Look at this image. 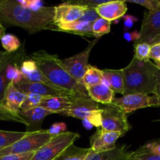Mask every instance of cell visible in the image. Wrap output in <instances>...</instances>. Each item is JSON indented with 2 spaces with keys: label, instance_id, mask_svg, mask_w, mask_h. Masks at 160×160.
<instances>
[{
  "label": "cell",
  "instance_id": "6da1fadb",
  "mask_svg": "<svg viewBox=\"0 0 160 160\" xmlns=\"http://www.w3.org/2000/svg\"><path fill=\"white\" fill-rule=\"evenodd\" d=\"M55 6H44L38 11L19 4L17 0L0 1V22L4 26H17L32 34L53 23Z\"/></svg>",
  "mask_w": 160,
  "mask_h": 160
},
{
  "label": "cell",
  "instance_id": "7a4b0ae2",
  "mask_svg": "<svg viewBox=\"0 0 160 160\" xmlns=\"http://www.w3.org/2000/svg\"><path fill=\"white\" fill-rule=\"evenodd\" d=\"M31 58L52 85L69 91L80 98H89L86 88L69 74L56 55L39 50L32 53Z\"/></svg>",
  "mask_w": 160,
  "mask_h": 160
},
{
  "label": "cell",
  "instance_id": "3957f363",
  "mask_svg": "<svg viewBox=\"0 0 160 160\" xmlns=\"http://www.w3.org/2000/svg\"><path fill=\"white\" fill-rule=\"evenodd\" d=\"M124 95L155 93V63L149 59L140 61L133 56L131 62L122 68Z\"/></svg>",
  "mask_w": 160,
  "mask_h": 160
},
{
  "label": "cell",
  "instance_id": "277c9868",
  "mask_svg": "<svg viewBox=\"0 0 160 160\" xmlns=\"http://www.w3.org/2000/svg\"><path fill=\"white\" fill-rule=\"evenodd\" d=\"M79 138V134L70 131L53 136L50 142L35 152L31 160H55Z\"/></svg>",
  "mask_w": 160,
  "mask_h": 160
},
{
  "label": "cell",
  "instance_id": "5b68a950",
  "mask_svg": "<svg viewBox=\"0 0 160 160\" xmlns=\"http://www.w3.org/2000/svg\"><path fill=\"white\" fill-rule=\"evenodd\" d=\"M53 136L47 130H41L28 134L7 148L0 149V156L9 154H20L31 152H36L50 142Z\"/></svg>",
  "mask_w": 160,
  "mask_h": 160
},
{
  "label": "cell",
  "instance_id": "8992f818",
  "mask_svg": "<svg viewBox=\"0 0 160 160\" xmlns=\"http://www.w3.org/2000/svg\"><path fill=\"white\" fill-rule=\"evenodd\" d=\"M102 112V123L100 128L105 131L119 132L124 135L130 131V125L127 120L126 113L112 103L100 105Z\"/></svg>",
  "mask_w": 160,
  "mask_h": 160
},
{
  "label": "cell",
  "instance_id": "52a82bcc",
  "mask_svg": "<svg viewBox=\"0 0 160 160\" xmlns=\"http://www.w3.org/2000/svg\"><path fill=\"white\" fill-rule=\"evenodd\" d=\"M112 104L120 108L127 114L144 108L160 107V98L155 95L131 94L120 98H115Z\"/></svg>",
  "mask_w": 160,
  "mask_h": 160
},
{
  "label": "cell",
  "instance_id": "ba28073f",
  "mask_svg": "<svg viewBox=\"0 0 160 160\" xmlns=\"http://www.w3.org/2000/svg\"><path fill=\"white\" fill-rule=\"evenodd\" d=\"M100 38H96L91 41L86 48L81 52L71 57L61 59V63L69 73V74L75 78L76 81L81 83V80L89 66V58L93 48L95 46Z\"/></svg>",
  "mask_w": 160,
  "mask_h": 160
},
{
  "label": "cell",
  "instance_id": "9c48e42d",
  "mask_svg": "<svg viewBox=\"0 0 160 160\" xmlns=\"http://www.w3.org/2000/svg\"><path fill=\"white\" fill-rule=\"evenodd\" d=\"M15 86L18 90L26 95L33 94L44 97H78L69 91L44 83L28 82L23 80Z\"/></svg>",
  "mask_w": 160,
  "mask_h": 160
},
{
  "label": "cell",
  "instance_id": "30bf717a",
  "mask_svg": "<svg viewBox=\"0 0 160 160\" xmlns=\"http://www.w3.org/2000/svg\"><path fill=\"white\" fill-rule=\"evenodd\" d=\"M139 34V39L134 43L146 42L151 45L160 36V7L155 10L144 11Z\"/></svg>",
  "mask_w": 160,
  "mask_h": 160
},
{
  "label": "cell",
  "instance_id": "8fae6325",
  "mask_svg": "<svg viewBox=\"0 0 160 160\" xmlns=\"http://www.w3.org/2000/svg\"><path fill=\"white\" fill-rule=\"evenodd\" d=\"M100 105L90 98L75 97L71 107L67 111L61 113V115L74 117L81 120H86L95 111L100 109Z\"/></svg>",
  "mask_w": 160,
  "mask_h": 160
},
{
  "label": "cell",
  "instance_id": "7c38bea8",
  "mask_svg": "<svg viewBox=\"0 0 160 160\" xmlns=\"http://www.w3.org/2000/svg\"><path fill=\"white\" fill-rule=\"evenodd\" d=\"M122 136V134L119 132L105 131L101 128H98L91 136L89 148L95 152L112 149L116 147V142Z\"/></svg>",
  "mask_w": 160,
  "mask_h": 160
},
{
  "label": "cell",
  "instance_id": "4fadbf2b",
  "mask_svg": "<svg viewBox=\"0 0 160 160\" xmlns=\"http://www.w3.org/2000/svg\"><path fill=\"white\" fill-rule=\"evenodd\" d=\"M86 9L87 8L84 6L72 4L68 2L55 6L53 23L58 24L78 21L83 17Z\"/></svg>",
  "mask_w": 160,
  "mask_h": 160
},
{
  "label": "cell",
  "instance_id": "5bb4252c",
  "mask_svg": "<svg viewBox=\"0 0 160 160\" xmlns=\"http://www.w3.org/2000/svg\"><path fill=\"white\" fill-rule=\"evenodd\" d=\"M50 114L53 112L39 106L28 110H20L17 115L26 123L27 132H35L42 130L41 125L44 119Z\"/></svg>",
  "mask_w": 160,
  "mask_h": 160
},
{
  "label": "cell",
  "instance_id": "9a60e30c",
  "mask_svg": "<svg viewBox=\"0 0 160 160\" xmlns=\"http://www.w3.org/2000/svg\"><path fill=\"white\" fill-rule=\"evenodd\" d=\"M26 98V94L20 92L13 84L10 83L5 92L4 98L0 107L13 115L18 116L17 113Z\"/></svg>",
  "mask_w": 160,
  "mask_h": 160
},
{
  "label": "cell",
  "instance_id": "2e32d148",
  "mask_svg": "<svg viewBox=\"0 0 160 160\" xmlns=\"http://www.w3.org/2000/svg\"><path fill=\"white\" fill-rule=\"evenodd\" d=\"M99 17L108 21H114L125 15L127 5L125 1H108L96 8Z\"/></svg>",
  "mask_w": 160,
  "mask_h": 160
},
{
  "label": "cell",
  "instance_id": "e0dca14e",
  "mask_svg": "<svg viewBox=\"0 0 160 160\" xmlns=\"http://www.w3.org/2000/svg\"><path fill=\"white\" fill-rule=\"evenodd\" d=\"M53 30V31H62V32L71 33V34H78L81 36H89L93 37L92 32V23L87 22L78 21L72 22L67 23H50L45 30Z\"/></svg>",
  "mask_w": 160,
  "mask_h": 160
},
{
  "label": "cell",
  "instance_id": "ac0fdd59",
  "mask_svg": "<svg viewBox=\"0 0 160 160\" xmlns=\"http://www.w3.org/2000/svg\"><path fill=\"white\" fill-rule=\"evenodd\" d=\"M103 81L102 83L109 86L115 94L124 95V76L123 70L104 69L102 70Z\"/></svg>",
  "mask_w": 160,
  "mask_h": 160
},
{
  "label": "cell",
  "instance_id": "d6986e66",
  "mask_svg": "<svg viewBox=\"0 0 160 160\" xmlns=\"http://www.w3.org/2000/svg\"><path fill=\"white\" fill-rule=\"evenodd\" d=\"M75 98V97H45L39 106L50 111L53 114H61L71 107Z\"/></svg>",
  "mask_w": 160,
  "mask_h": 160
},
{
  "label": "cell",
  "instance_id": "ffe728a7",
  "mask_svg": "<svg viewBox=\"0 0 160 160\" xmlns=\"http://www.w3.org/2000/svg\"><path fill=\"white\" fill-rule=\"evenodd\" d=\"M88 95L91 99L101 105L111 104L115 98V92L104 83L86 88Z\"/></svg>",
  "mask_w": 160,
  "mask_h": 160
},
{
  "label": "cell",
  "instance_id": "44dd1931",
  "mask_svg": "<svg viewBox=\"0 0 160 160\" xmlns=\"http://www.w3.org/2000/svg\"><path fill=\"white\" fill-rule=\"evenodd\" d=\"M131 151L128 145L116 146L108 151L95 152H94L88 160H125L130 156Z\"/></svg>",
  "mask_w": 160,
  "mask_h": 160
},
{
  "label": "cell",
  "instance_id": "7402d4cb",
  "mask_svg": "<svg viewBox=\"0 0 160 160\" xmlns=\"http://www.w3.org/2000/svg\"><path fill=\"white\" fill-rule=\"evenodd\" d=\"M93 152L90 148H80L72 144L55 160H88Z\"/></svg>",
  "mask_w": 160,
  "mask_h": 160
},
{
  "label": "cell",
  "instance_id": "603a6c76",
  "mask_svg": "<svg viewBox=\"0 0 160 160\" xmlns=\"http://www.w3.org/2000/svg\"><path fill=\"white\" fill-rule=\"evenodd\" d=\"M102 81H103L102 70H100L96 67L89 64L81 80V84L86 88L92 87V86L100 84Z\"/></svg>",
  "mask_w": 160,
  "mask_h": 160
},
{
  "label": "cell",
  "instance_id": "cb8c5ba5",
  "mask_svg": "<svg viewBox=\"0 0 160 160\" xmlns=\"http://www.w3.org/2000/svg\"><path fill=\"white\" fill-rule=\"evenodd\" d=\"M28 134L27 131H8L0 130V149L10 146Z\"/></svg>",
  "mask_w": 160,
  "mask_h": 160
},
{
  "label": "cell",
  "instance_id": "d4e9b609",
  "mask_svg": "<svg viewBox=\"0 0 160 160\" xmlns=\"http://www.w3.org/2000/svg\"><path fill=\"white\" fill-rule=\"evenodd\" d=\"M24 61V60H23ZM23 61H16L8 64L6 68V77L9 83L14 85L23 81V76L20 70V64Z\"/></svg>",
  "mask_w": 160,
  "mask_h": 160
},
{
  "label": "cell",
  "instance_id": "484cf974",
  "mask_svg": "<svg viewBox=\"0 0 160 160\" xmlns=\"http://www.w3.org/2000/svg\"><path fill=\"white\" fill-rule=\"evenodd\" d=\"M24 58L25 53L24 47H22L20 49L14 53H9L6 51H0V69L13 62L24 60Z\"/></svg>",
  "mask_w": 160,
  "mask_h": 160
},
{
  "label": "cell",
  "instance_id": "4316f807",
  "mask_svg": "<svg viewBox=\"0 0 160 160\" xmlns=\"http://www.w3.org/2000/svg\"><path fill=\"white\" fill-rule=\"evenodd\" d=\"M0 42L3 48L9 53H14L17 52L21 45L18 38L11 34H5Z\"/></svg>",
  "mask_w": 160,
  "mask_h": 160
},
{
  "label": "cell",
  "instance_id": "83f0119b",
  "mask_svg": "<svg viewBox=\"0 0 160 160\" xmlns=\"http://www.w3.org/2000/svg\"><path fill=\"white\" fill-rule=\"evenodd\" d=\"M111 21L99 17L92 23V32L93 37L101 38L104 34H108L111 31Z\"/></svg>",
  "mask_w": 160,
  "mask_h": 160
},
{
  "label": "cell",
  "instance_id": "f1b7e54d",
  "mask_svg": "<svg viewBox=\"0 0 160 160\" xmlns=\"http://www.w3.org/2000/svg\"><path fill=\"white\" fill-rule=\"evenodd\" d=\"M125 160H160V156L150 152L142 145L136 151L131 152Z\"/></svg>",
  "mask_w": 160,
  "mask_h": 160
},
{
  "label": "cell",
  "instance_id": "f546056e",
  "mask_svg": "<svg viewBox=\"0 0 160 160\" xmlns=\"http://www.w3.org/2000/svg\"><path fill=\"white\" fill-rule=\"evenodd\" d=\"M134 48V57L140 61L149 60V55H150L151 45L146 42L133 44Z\"/></svg>",
  "mask_w": 160,
  "mask_h": 160
},
{
  "label": "cell",
  "instance_id": "4dcf8cb0",
  "mask_svg": "<svg viewBox=\"0 0 160 160\" xmlns=\"http://www.w3.org/2000/svg\"><path fill=\"white\" fill-rule=\"evenodd\" d=\"M44 98H45L44 96L33 95V94L27 95V98L23 102V104H22L21 107H20V110H28V109L39 107Z\"/></svg>",
  "mask_w": 160,
  "mask_h": 160
},
{
  "label": "cell",
  "instance_id": "1f68e13d",
  "mask_svg": "<svg viewBox=\"0 0 160 160\" xmlns=\"http://www.w3.org/2000/svg\"><path fill=\"white\" fill-rule=\"evenodd\" d=\"M23 76V80L28 81V82L33 83H44V84H51L50 81L46 79L43 73L39 70V68L36 69L34 72L29 73V74L22 75Z\"/></svg>",
  "mask_w": 160,
  "mask_h": 160
},
{
  "label": "cell",
  "instance_id": "d6a6232c",
  "mask_svg": "<svg viewBox=\"0 0 160 160\" xmlns=\"http://www.w3.org/2000/svg\"><path fill=\"white\" fill-rule=\"evenodd\" d=\"M125 2L142 6L148 11L155 10L160 7V0H126Z\"/></svg>",
  "mask_w": 160,
  "mask_h": 160
},
{
  "label": "cell",
  "instance_id": "836d02e7",
  "mask_svg": "<svg viewBox=\"0 0 160 160\" xmlns=\"http://www.w3.org/2000/svg\"><path fill=\"white\" fill-rule=\"evenodd\" d=\"M6 66H5L4 67L0 69V106H1L2 103H3V102L5 92H6L8 85L10 84V83L8 81L7 78H6Z\"/></svg>",
  "mask_w": 160,
  "mask_h": 160
},
{
  "label": "cell",
  "instance_id": "e575fe53",
  "mask_svg": "<svg viewBox=\"0 0 160 160\" xmlns=\"http://www.w3.org/2000/svg\"><path fill=\"white\" fill-rule=\"evenodd\" d=\"M36 69H38L37 65H36L35 62L31 58L28 59H24L21 62L20 67V70L21 71L22 75L29 74V73L34 72Z\"/></svg>",
  "mask_w": 160,
  "mask_h": 160
},
{
  "label": "cell",
  "instance_id": "d590c367",
  "mask_svg": "<svg viewBox=\"0 0 160 160\" xmlns=\"http://www.w3.org/2000/svg\"><path fill=\"white\" fill-rule=\"evenodd\" d=\"M109 0H76V1H70L68 2L72 4H76L78 6H84L86 8H93L96 9L98 6L107 2Z\"/></svg>",
  "mask_w": 160,
  "mask_h": 160
},
{
  "label": "cell",
  "instance_id": "8d00e7d4",
  "mask_svg": "<svg viewBox=\"0 0 160 160\" xmlns=\"http://www.w3.org/2000/svg\"><path fill=\"white\" fill-rule=\"evenodd\" d=\"M35 152L0 156V160H31Z\"/></svg>",
  "mask_w": 160,
  "mask_h": 160
},
{
  "label": "cell",
  "instance_id": "74e56055",
  "mask_svg": "<svg viewBox=\"0 0 160 160\" xmlns=\"http://www.w3.org/2000/svg\"><path fill=\"white\" fill-rule=\"evenodd\" d=\"M98 13L96 11V9L93 8H87L84 12L83 17L80 19V21L87 22V23H93L97 19L99 18Z\"/></svg>",
  "mask_w": 160,
  "mask_h": 160
},
{
  "label": "cell",
  "instance_id": "f35d334b",
  "mask_svg": "<svg viewBox=\"0 0 160 160\" xmlns=\"http://www.w3.org/2000/svg\"><path fill=\"white\" fill-rule=\"evenodd\" d=\"M49 134L51 136H56L59 134H63V133L67 131V125L65 123L60 122V123H55L49 128L48 130Z\"/></svg>",
  "mask_w": 160,
  "mask_h": 160
},
{
  "label": "cell",
  "instance_id": "ab89813d",
  "mask_svg": "<svg viewBox=\"0 0 160 160\" xmlns=\"http://www.w3.org/2000/svg\"><path fill=\"white\" fill-rule=\"evenodd\" d=\"M144 148L150 152L160 156V140H155L144 145Z\"/></svg>",
  "mask_w": 160,
  "mask_h": 160
},
{
  "label": "cell",
  "instance_id": "60d3db41",
  "mask_svg": "<svg viewBox=\"0 0 160 160\" xmlns=\"http://www.w3.org/2000/svg\"><path fill=\"white\" fill-rule=\"evenodd\" d=\"M122 19L123 20L124 31H125V32H127L129 30L131 29V28H133L134 23L138 21L137 17L132 15H124L123 17H122Z\"/></svg>",
  "mask_w": 160,
  "mask_h": 160
},
{
  "label": "cell",
  "instance_id": "b9f144b4",
  "mask_svg": "<svg viewBox=\"0 0 160 160\" xmlns=\"http://www.w3.org/2000/svg\"><path fill=\"white\" fill-rule=\"evenodd\" d=\"M149 59L155 62H160V43H155L151 45Z\"/></svg>",
  "mask_w": 160,
  "mask_h": 160
},
{
  "label": "cell",
  "instance_id": "7bdbcfd3",
  "mask_svg": "<svg viewBox=\"0 0 160 160\" xmlns=\"http://www.w3.org/2000/svg\"><path fill=\"white\" fill-rule=\"evenodd\" d=\"M155 63V93L160 98V62Z\"/></svg>",
  "mask_w": 160,
  "mask_h": 160
},
{
  "label": "cell",
  "instance_id": "ee69618b",
  "mask_svg": "<svg viewBox=\"0 0 160 160\" xmlns=\"http://www.w3.org/2000/svg\"><path fill=\"white\" fill-rule=\"evenodd\" d=\"M123 38L124 39L127 41V42H135L136 41H137L140 38L139 32L137 31H133L132 32L130 31H127L123 34Z\"/></svg>",
  "mask_w": 160,
  "mask_h": 160
},
{
  "label": "cell",
  "instance_id": "f6af8a7d",
  "mask_svg": "<svg viewBox=\"0 0 160 160\" xmlns=\"http://www.w3.org/2000/svg\"><path fill=\"white\" fill-rule=\"evenodd\" d=\"M82 122H83V126H84V128H86V129L89 130L93 128V125L91 124V123H89L87 120H82Z\"/></svg>",
  "mask_w": 160,
  "mask_h": 160
},
{
  "label": "cell",
  "instance_id": "bcb514c9",
  "mask_svg": "<svg viewBox=\"0 0 160 160\" xmlns=\"http://www.w3.org/2000/svg\"><path fill=\"white\" fill-rule=\"evenodd\" d=\"M5 34H6V28H5V27L0 22V40H1V38Z\"/></svg>",
  "mask_w": 160,
  "mask_h": 160
},
{
  "label": "cell",
  "instance_id": "7dc6e473",
  "mask_svg": "<svg viewBox=\"0 0 160 160\" xmlns=\"http://www.w3.org/2000/svg\"><path fill=\"white\" fill-rule=\"evenodd\" d=\"M155 43H160V36H158V38H155V40L152 42V43L151 44V45H153V44H155Z\"/></svg>",
  "mask_w": 160,
  "mask_h": 160
},
{
  "label": "cell",
  "instance_id": "c3c4849f",
  "mask_svg": "<svg viewBox=\"0 0 160 160\" xmlns=\"http://www.w3.org/2000/svg\"></svg>",
  "mask_w": 160,
  "mask_h": 160
}]
</instances>
